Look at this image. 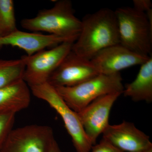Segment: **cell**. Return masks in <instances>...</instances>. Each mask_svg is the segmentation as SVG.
Returning a JSON list of instances; mask_svg holds the SVG:
<instances>
[{"label": "cell", "instance_id": "obj_12", "mask_svg": "<svg viewBox=\"0 0 152 152\" xmlns=\"http://www.w3.org/2000/svg\"><path fill=\"white\" fill-rule=\"evenodd\" d=\"M71 38L40 33L26 32L18 30L11 34L0 38V47L4 45L16 47L25 51L28 56L48 47H54L66 42H75Z\"/></svg>", "mask_w": 152, "mask_h": 152}, {"label": "cell", "instance_id": "obj_5", "mask_svg": "<svg viewBox=\"0 0 152 152\" xmlns=\"http://www.w3.org/2000/svg\"><path fill=\"white\" fill-rule=\"evenodd\" d=\"M30 88L35 96L46 102L61 116L76 151H91L92 144L85 132L77 113L67 104L55 87L46 83Z\"/></svg>", "mask_w": 152, "mask_h": 152}, {"label": "cell", "instance_id": "obj_8", "mask_svg": "<svg viewBox=\"0 0 152 152\" xmlns=\"http://www.w3.org/2000/svg\"><path fill=\"white\" fill-rule=\"evenodd\" d=\"M115 93L102 96L77 113L88 138L93 145L108 126L109 117L114 104L122 94Z\"/></svg>", "mask_w": 152, "mask_h": 152}, {"label": "cell", "instance_id": "obj_18", "mask_svg": "<svg viewBox=\"0 0 152 152\" xmlns=\"http://www.w3.org/2000/svg\"><path fill=\"white\" fill-rule=\"evenodd\" d=\"M91 152H124L102 139L99 144L92 146Z\"/></svg>", "mask_w": 152, "mask_h": 152}, {"label": "cell", "instance_id": "obj_19", "mask_svg": "<svg viewBox=\"0 0 152 152\" xmlns=\"http://www.w3.org/2000/svg\"><path fill=\"white\" fill-rule=\"evenodd\" d=\"M134 8L142 12H146L152 9V4L150 0H134L133 1Z\"/></svg>", "mask_w": 152, "mask_h": 152}, {"label": "cell", "instance_id": "obj_15", "mask_svg": "<svg viewBox=\"0 0 152 152\" xmlns=\"http://www.w3.org/2000/svg\"><path fill=\"white\" fill-rule=\"evenodd\" d=\"M25 67L24 56L18 59H0V89L23 79Z\"/></svg>", "mask_w": 152, "mask_h": 152}, {"label": "cell", "instance_id": "obj_2", "mask_svg": "<svg viewBox=\"0 0 152 152\" xmlns=\"http://www.w3.org/2000/svg\"><path fill=\"white\" fill-rule=\"evenodd\" d=\"M20 24L32 32H46L76 40L81 29V20L75 15L69 0L57 1L51 8L41 10L34 18L23 19Z\"/></svg>", "mask_w": 152, "mask_h": 152}, {"label": "cell", "instance_id": "obj_6", "mask_svg": "<svg viewBox=\"0 0 152 152\" xmlns=\"http://www.w3.org/2000/svg\"><path fill=\"white\" fill-rule=\"evenodd\" d=\"M74 43L64 42L50 50L24 56L26 67L23 80L30 88L47 83L50 76L72 50Z\"/></svg>", "mask_w": 152, "mask_h": 152}, {"label": "cell", "instance_id": "obj_4", "mask_svg": "<svg viewBox=\"0 0 152 152\" xmlns=\"http://www.w3.org/2000/svg\"><path fill=\"white\" fill-rule=\"evenodd\" d=\"M124 88L120 73L99 74L91 78L71 87L55 88L66 103L78 113L97 98L115 93L123 94Z\"/></svg>", "mask_w": 152, "mask_h": 152}, {"label": "cell", "instance_id": "obj_21", "mask_svg": "<svg viewBox=\"0 0 152 152\" xmlns=\"http://www.w3.org/2000/svg\"></svg>", "mask_w": 152, "mask_h": 152}, {"label": "cell", "instance_id": "obj_20", "mask_svg": "<svg viewBox=\"0 0 152 152\" xmlns=\"http://www.w3.org/2000/svg\"><path fill=\"white\" fill-rule=\"evenodd\" d=\"M48 152H62L55 139L52 143Z\"/></svg>", "mask_w": 152, "mask_h": 152}, {"label": "cell", "instance_id": "obj_11", "mask_svg": "<svg viewBox=\"0 0 152 152\" xmlns=\"http://www.w3.org/2000/svg\"><path fill=\"white\" fill-rule=\"evenodd\" d=\"M102 134V139L123 152H152L149 137L129 122L110 124Z\"/></svg>", "mask_w": 152, "mask_h": 152}, {"label": "cell", "instance_id": "obj_14", "mask_svg": "<svg viewBox=\"0 0 152 152\" xmlns=\"http://www.w3.org/2000/svg\"><path fill=\"white\" fill-rule=\"evenodd\" d=\"M125 96L134 102L152 101V57L141 65L135 80L126 85L123 92Z\"/></svg>", "mask_w": 152, "mask_h": 152}, {"label": "cell", "instance_id": "obj_7", "mask_svg": "<svg viewBox=\"0 0 152 152\" xmlns=\"http://www.w3.org/2000/svg\"><path fill=\"white\" fill-rule=\"evenodd\" d=\"M54 140L50 127L28 125L13 129L0 152H48Z\"/></svg>", "mask_w": 152, "mask_h": 152}, {"label": "cell", "instance_id": "obj_10", "mask_svg": "<svg viewBox=\"0 0 152 152\" xmlns=\"http://www.w3.org/2000/svg\"><path fill=\"white\" fill-rule=\"evenodd\" d=\"M151 56L132 51L118 44L99 52L91 61L99 74L110 75L136 65H141Z\"/></svg>", "mask_w": 152, "mask_h": 152}, {"label": "cell", "instance_id": "obj_9", "mask_svg": "<svg viewBox=\"0 0 152 152\" xmlns=\"http://www.w3.org/2000/svg\"><path fill=\"white\" fill-rule=\"evenodd\" d=\"M99 74L91 60L84 58L71 50L47 83L55 88L73 86Z\"/></svg>", "mask_w": 152, "mask_h": 152}, {"label": "cell", "instance_id": "obj_3", "mask_svg": "<svg viewBox=\"0 0 152 152\" xmlns=\"http://www.w3.org/2000/svg\"><path fill=\"white\" fill-rule=\"evenodd\" d=\"M115 12L120 44L137 53L152 56V25L145 13L133 7L119 8Z\"/></svg>", "mask_w": 152, "mask_h": 152}, {"label": "cell", "instance_id": "obj_17", "mask_svg": "<svg viewBox=\"0 0 152 152\" xmlns=\"http://www.w3.org/2000/svg\"><path fill=\"white\" fill-rule=\"evenodd\" d=\"M15 115L13 113H0V148L13 129Z\"/></svg>", "mask_w": 152, "mask_h": 152}, {"label": "cell", "instance_id": "obj_13", "mask_svg": "<svg viewBox=\"0 0 152 152\" xmlns=\"http://www.w3.org/2000/svg\"><path fill=\"white\" fill-rule=\"evenodd\" d=\"M30 102L29 88L23 79L0 89V113L16 114L27 108Z\"/></svg>", "mask_w": 152, "mask_h": 152}, {"label": "cell", "instance_id": "obj_16", "mask_svg": "<svg viewBox=\"0 0 152 152\" xmlns=\"http://www.w3.org/2000/svg\"><path fill=\"white\" fill-rule=\"evenodd\" d=\"M18 30L13 1L0 0V38L8 36Z\"/></svg>", "mask_w": 152, "mask_h": 152}, {"label": "cell", "instance_id": "obj_1", "mask_svg": "<svg viewBox=\"0 0 152 152\" xmlns=\"http://www.w3.org/2000/svg\"><path fill=\"white\" fill-rule=\"evenodd\" d=\"M120 44L115 11L102 8L86 15L81 20V29L72 50L78 56L91 60L99 52Z\"/></svg>", "mask_w": 152, "mask_h": 152}]
</instances>
